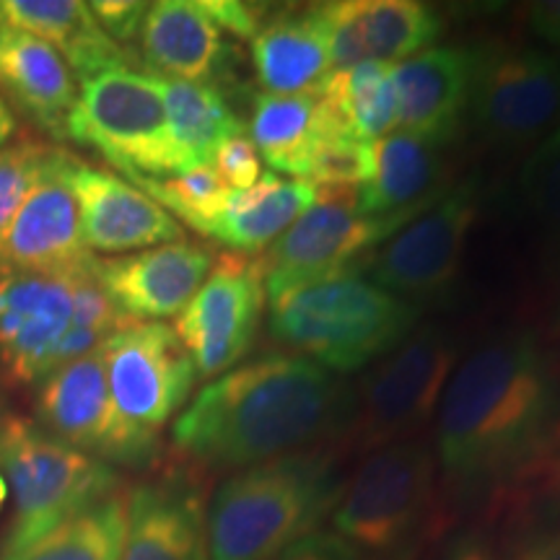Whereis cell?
I'll list each match as a JSON object with an SVG mask.
<instances>
[{
  "instance_id": "6da1fadb",
  "label": "cell",
  "mask_w": 560,
  "mask_h": 560,
  "mask_svg": "<svg viewBox=\"0 0 560 560\" xmlns=\"http://www.w3.org/2000/svg\"><path fill=\"white\" fill-rule=\"evenodd\" d=\"M560 431V353L535 330H509L457 363L439 402L436 457L462 490L499 482Z\"/></svg>"
},
{
  "instance_id": "7a4b0ae2",
  "label": "cell",
  "mask_w": 560,
  "mask_h": 560,
  "mask_svg": "<svg viewBox=\"0 0 560 560\" xmlns=\"http://www.w3.org/2000/svg\"><path fill=\"white\" fill-rule=\"evenodd\" d=\"M342 387L327 369L291 353L236 363L206 384L172 425L179 452L219 470L289 457L338 423Z\"/></svg>"
},
{
  "instance_id": "3957f363",
  "label": "cell",
  "mask_w": 560,
  "mask_h": 560,
  "mask_svg": "<svg viewBox=\"0 0 560 560\" xmlns=\"http://www.w3.org/2000/svg\"><path fill=\"white\" fill-rule=\"evenodd\" d=\"M327 454L296 452L236 470L206 509L210 560H270L317 532L340 495Z\"/></svg>"
},
{
  "instance_id": "277c9868",
  "label": "cell",
  "mask_w": 560,
  "mask_h": 560,
  "mask_svg": "<svg viewBox=\"0 0 560 560\" xmlns=\"http://www.w3.org/2000/svg\"><path fill=\"white\" fill-rule=\"evenodd\" d=\"M270 332L327 371L350 374L416 332L420 310L359 272L304 280L268 296Z\"/></svg>"
},
{
  "instance_id": "5b68a950",
  "label": "cell",
  "mask_w": 560,
  "mask_h": 560,
  "mask_svg": "<svg viewBox=\"0 0 560 560\" xmlns=\"http://www.w3.org/2000/svg\"><path fill=\"white\" fill-rule=\"evenodd\" d=\"M0 478L13 499L3 552L26 548L81 511L115 495V467L83 454L37 420L0 412Z\"/></svg>"
},
{
  "instance_id": "8992f818",
  "label": "cell",
  "mask_w": 560,
  "mask_h": 560,
  "mask_svg": "<svg viewBox=\"0 0 560 560\" xmlns=\"http://www.w3.org/2000/svg\"><path fill=\"white\" fill-rule=\"evenodd\" d=\"M436 454L405 439L371 452L332 509L335 537L361 560H400L418 542L431 514Z\"/></svg>"
},
{
  "instance_id": "52a82bcc",
  "label": "cell",
  "mask_w": 560,
  "mask_h": 560,
  "mask_svg": "<svg viewBox=\"0 0 560 560\" xmlns=\"http://www.w3.org/2000/svg\"><path fill=\"white\" fill-rule=\"evenodd\" d=\"M66 138L100 151L128 177L182 172L156 75L132 70L128 62L81 81Z\"/></svg>"
},
{
  "instance_id": "ba28073f",
  "label": "cell",
  "mask_w": 560,
  "mask_h": 560,
  "mask_svg": "<svg viewBox=\"0 0 560 560\" xmlns=\"http://www.w3.org/2000/svg\"><path fill=\"white\" fill-rule=\"evenodd\" d=\"M457 359L459 342L441 327H423L384 355L361 384L350 429L355 444L376 452L416 439L439 410Z\"/></svg>"
},
{
  "instance_id": "9c48e42d",
  "label": "cell",
  "mask_w": 560,
  "mask_h": 560,
  "mask_svg": "<svg viewBox=\"0 0 560 560\" xmlns=\"http://www.w3.org/2000/svg\"><path fill=\"white\" fill-rule=\"evenodd\" d=\"M470 109L490 143L535 149L560 128V60L511 42L480 47L472 52Z\"/></svg>"
},
{
  "instance_id": "30bf717a",
  "label": "cell",
  "mask_w": 560,
  "mask_h": 560,
  "mask_svg": "<svg viewBox=\"0 0 560 560\" xmlns=\"http://www.w3.org/2000/svg\"><path fill=\"white\" fill-rule=\"evenodd\" d=\"M34 420L109 467H143L159 452V433L138 429L112 400L102 348L62 363L39 382Z\"/></svg>"
},
{
  "instance_id": "8fae6325",
  "label": "cell",
  "mask_w": 560,
  "mask_h": 560,
  "mask_svg": "<svg viewBox=\"0 0 560 560\" xmlns=\"http://www.w3.org/2000/svg\"><path fill=\"white\" fill-rule=\"evenodd\" d=\"M478 208L475 182L441 192L436 202L374 249L366 265L371 283L408 304L439 299L450 291L459 276Z\"/></svg>"
},
{
  "instance_id": "7c38bea8",
  "label": "cell",
  "mask_w": 560,
  "mask_h": 560,
  "mask_svg": "<svg viewBox=\"0 0 560 560\" xmlns=\"http://www.w3.org/2000/svg\"><path fill=\"white\" fill-rule=\"evenodd\" d=\"M402 226L405 221L363 215L355 206V192L317 187V202L260 257L265 296L304 280L350 270L353 260L380 247Z\"/></svg>"
},
{
  "instance_id": "4fadbf2b",
  "label": "cell",
  "mask_w": 560,
  "mask_h": 560,
  "mask_svg": "<svg viewBox=\"0 0 560 560\" xmlns=\"http://www.w3.org/2000/svg\"><path fill=\"white\" fill-rule=\"evenodd\" d=\"M265 310L260 260L223 255L213 262L206 283L177 314L174 332L198 369V376H219L249 353Z\"/></svg>"
},
{
  "instance_id": "5bb4252c",
  "label": "cell",
  "mask_w": 560,
  "mask_h": 560,
  "mask_svg": "<svg viewBox=\"0 0 560 560\" xmlns=\"http://www.w3.org/2000/svg\"><path fill=\"white\" fill-rule=\"evenodd\" d=\"M112 400L138 429L159 433L187 405L198 369L164 322H132L102 346Z\"/></svg>"
},
{
  "instance_id": "9a60e30c",
  "label": "cell",
  "mask_w": 560,
  "mask_h": 560,
  "mask_svg": "<svg viewBox=\"0 0 560 560\" xmlns=\"http://www.w3.org/2000/svg\"><path fill=\"white\" fill-rule=\"evenodd\" d=\"M73 272L0 268V382L34 384L58 369Z\"/></svg>"
},
{
  "instance_id": "2e32d148",
  "label": "cell",
  "mask_w": 560,
  "mask_h": 560,
  "mask_svg": "<svg viewBox=\"0 0 560 560\" xmlns=\"http://www.w3.org/2000/svg\"><path fill=\"white\" fill-rule=\"evenodd\" d=\"M213 262L208 247L182 240L120 257H94L89 268L125 317L156 322L177 317L190 304Z\"/></svg>"
},
{
  "instance_id": "e0dca14e",
  "label": "cell",
  "mask_w": 560,
  "mask_h": 560,
  "mask_svg": "<svg viewBox=\"0 0 560 560\" xmlns=\"http://www.w3.org/2000/svg\"><path fill=\"white\" fill-rule=\"evenodd\" d=\"M73 159V153H62L0 231V268L73 272L94 260L83 244L79 202L68 182Z\"/></svg>"
},
{
  "instance_id": "ac0fdd59",
  "label": "cell",
  "mask_w": 560,
  "mask_h": 560,
  "mask_svg": "<svg viewBox=\"0 0 560 560\" xmlns=\"http://www.w3.org/2000/svg\"><path fill=\"white\" fill-rule=\"evenodd\" d=\"M68 182L79 202L81 236L91 255L140 252L185 240L179 221L120 174L73 159Z\"/></svg>"
},
{
  "instance_id": "d6986e66",
  "label": "cell",
  "mask_w": 560,
  "mask_h": 560,
  "mask_svg": "<svg viewBox=\"0 0 560 560\" xmlns=\"http://www.w3.org/2000/svg\"><path fill=\"white\" fill-rule=\"evenodd\" d=\"M400 130L431 145H444L459 132L470 109L472 50L429 47L392 66Z\"/></svg>"
},
{
  "instance_id": "ffe728a7",
  "label": "cell",
  "mask_w": 560,
  "mask_h": 560,
  "mask_svg": "<svg viewBox=\"0 0 560 560\" xmlns=\"http://www.w3.org/2000/svg\"><path fill=\"white\" fill-rule=\"evenodd\" d=\"M441 16L418 0H338L332 47L346 68L402 62L441 37Z\"/></svg>"
},
{
  "instance_id": "44dd1931",
  "label": "cell",
  "mask_w": 560,
  "mask_h": 560,
  "mask_svg": "<svg viewBox=\"0 0 560 560\" xmlns=\"http://www.w3.org/2000/svg\"><path fill=\"white\" fill-rule=\"evenodd\" d=\"M441 179L439 145L395 130L366 143V177L355 190V206L369 219L408 223L441 198Z\"/></svg>"
},
{
  "instance_id": "7402d4cb",
  "label": "cell",
  "mask_w": 560,
  "mask_h": 560,
  "mask_svg": "<svg viewBox=\"0 0 560 560\" xmlns=\"http://www.w3.org/2000/svg\"><path fill=\"white\" fill-rule=\"evenodd\" d=\"M120 560H210L198 488L164 478L132 490Z\"/></svg>"
},
{
  "instance_id": "603a6c76",
  "label": "cell",
  "mask_w": 560,
  "mask_h": 560,
  "mask_svg": "<svg viewBox=\"0 0 560 560\" xmlns=\"http://www.w3.org/2000/svg\"><path fill=\"white\" fill-rule=\"evenodd\" d=\"M138 45L153 75L164 79L213 83L229 60L223 32L200 0L151 3L138 32Z\"/></svg>"
},
{
  "instance_id": "cb8c5ba5",
  "label": "cell",
  "mask_w": 560,
  "mask_h": 560,
  "mask_svg": "<svg viewBox=\"0 0 560 560\" xmlns=\"http://www.w3.org/2000/svg\"><path fill=\"white\" fill-rule=\"evenodd\" d=\"M0 89L55 138L66 136L70 112L79 100L73 70L47 42L0 21Z\"/></svg>"
},
{
  "instance_id": "d4e9b609",
  "label": "cell",
  "mask_w": 560,
  "mask_h": 560,
  "mask_svg": "<svg viewBox=\"0 0 560 560\" xmlns=\"http://www.w3.org/2000/svg\"><path fill=\"white\" fill-rule=\"evenodd\" d=\"M335 138H350L319 89L262 94L252 112V143L270 170L310 182L317 153Z\"/></svg>"
},
{
  "instance_id": "484cf974",
  "label": "cell",
  "mask_w": 560,
  "mask_h": 560,
  "mask_svg": "<svg viewBox=\"0 0 560 560\" xmlns=\"http://www.w3.org/2000/svg\"><path fill=\"white\" fill-rule=\"evenodd\" d=\"M0 21L47 42L81 81L125 62L122 47L81 0H0Z\"/></svg>"
},
{
  "instance_id": "4316f807",
  "label": "cell",
  "mask_w": 560,
  "mask_h": 560,
  "mask_svg": "<svg viewBox=\"0 0 560 560\" xmlns=\"http://www.w3.org/2000/svg\"><path fill=\"white\" fill-rule=\"evenodd\" d=\"M317 202V185L262 174L249 190H231L226 210L210 231V240L242 252L276 244Z\"/></svg>"
},
{
  "instance_id": "83f0119b",
  "label": "cell",
  "mask_w": 560,
  "mask_h": 560,
  "mask_svg": "<svg viewBox=\"0 0 560 560\" xmlns=\"http://www.w3.org/2000/svg\"><path fill=\"white\" fill-rule=\"evenodd\" d=\"M252 62L268 94L319 89L332 73L327 45L310 9L262 21L252 37Z\"/></svg>"
},
{
  "instance_id": "f1b7e54d",
  "label": "cell",
  "mask_w": 560,
  "mask_h": 560,
  "mask_svg": "<svg viewBox=\"0 0 560 560\" xmlns=\"http://www.w3.org/2000/svg\"><path fill=\"white\" fill-rule=\"evenodd\" d=\"M156 81L182 172L208 166L221 143L244 136V122L213 83H190L164 75H156Z\"/></svg>"
},
{
  "instance_id": "f546056e",
  "label": "cell",
  "mask_w": 560,
  "mask_h": 560,
  "mask_svg": "<svg viewBox=\"0 0 560 560\" xmlns=\"http://www.w3.org/2000/svg\"><path fill=\"white\" fill-rule=\"evenodd\" d=\"M322 100L330 104L342 130L359 143H371L400 128L397 89L387 62H361L355 68L332 70L319 83Z\"/></svg>"
},
{
  "instance_id": "4dcf8cb0",
  "label": "cell",
  "mask_w": 560,
  "mask_h": 560,
  "mask_svg": "<svg viewBox=\"0 0 560 560\" xmlns=\"http://www.w3.org/2000/svg\"><path fill=\"white\" fill-rule=\"evenodd\" d=\"M520 198L560 312V128L537 143L522 164Z\"/></svg>"
},
{
  "instance_id": "1f68e13d",
  "label": "cell",
  "mask_w": 560,
  "mask_h": 560,
  "mask_svg": "<svg viewBox=\"0 0 560 560\" xmlns=\"http://www.w3.org/2000/svg\"><path fill=\"white\" fill-rule=\"evenodd\" d=\"M125 522L128 499L115 493L0 560H120Z\"/></svg>"
},
{
  "instance_id": "d6a6232c",
  "label": "cell",
  "mask_w": 560,
  "mask_h": 560,
  "mask_svg": "<svg viewBox=\"0 0 560 560\" xmlns=\"http://www.w3.org/2000/svg\"><path fill=\"white\" fill-rule=\"evenodd\" d=\"M130 182L156 200L172 219H182L202 236H210L231 195L210 166H195L172 177H130Z\"/></svg>"
},
{
  "instance_id": "836d02e7",
  "label": "cell",
  "mask_w": 560,
  "mask_h": 560,
  "mask_svg": "<svg viewBox=\"0 0 560 560\" xmlns=\"http://www.w3.org/2000/svg\"><path fill=\"white\" fill-rule=\"evenodd\" d=\"M62 153L58 145L42 140H16L0 149V231L9 226L32 187Z\"/></svg>"
},
{
  "instance_id": "e575fe53",
  "label": "cell",
  "mask_w": 560,
  "mask_h": 560,
  "mask_svg": "<svg viewBox=\"0 0 560 560\" xmlns=\"http://www.w3.org/2000/svg\"><path fill=\"white\" fill-rule=\"evenodd\" d=\"M89 265L73 272V285H70V327L96 332L107 340L109 335L132 325V319L117 310V304L102 289Z\"/></svg>"
},
{
  "instance_id": "d590c367",
  "label": "cell",
  "mask_w": 560,
  "mask_h": 560,
  "mask_svg": "<svg viewBox=\"0 0 560 560\" xmlns=\"http://www.w3.org/2000/svg\"><path fill=\"white\" fill-rule=\"evenodd\" d=\"M208 166L229 190H249L262 177V159L247 136H234L221 143Z\"/></svg>"
},
{
  "instance_id": "8d00e7d4",
  "label": "cell",
  "mask_w": 560,
  "mask_h": 560,
  "mask_svg": "<svg viewBox=\"0 0 560 560\" xmlns=\"http://www.w3.org/2000/svg\"><path fill=\"white\" fill-rule=\"evenodd\" d=\"M149 5L151 3H140V0H96V3H89V9L100 21L104 34L122 47V42L138 39Z\"/></svg>"
},
{
  "instance_id": "74e56055",
  "label": "cell",
  "mask_w": 560,
  "mask_h": 560,
  "mask_svg": "<svg viewBox=\"0 0 560 560\" xmlns=\"http://www.w3.org/2000/svg\"><path fill=\"white\" fill-rule=\"evenodd\" d=\"M200 3L221 32H231L236 37L252 39L262 24V13L252 3H240V0H200Z\"/></svg>"
},
{
  "instance_id": "f35d334b",
  "label": "cell",
  "mask_w": 560,
  "mask_h": 560,
  "mask_svg": "<svg viewBox=\"0 0 560 560\" xmlns=\"http://www.w3.org/2000/svg\"><path fill=\"white\" fill-rule=\"evenodd\" d=\"M270 560H361L353 548H348L340 537L327 535V532H312L301 537L285 550H280Z\"/></svg>"
},
{
  "instance_id": "ab89813d",
  "label": "cell",
  "mask_w": 560,
  "mask_h": 560,
  "mask_svg": "<svg viewBox=\"0 0 560 560\" xmlns=\"http://www.w3.org/2000/svg\"><path fill=\"white\" fill-rule=\"evenodd\" d=\"M527 16H529V24H532V30H535L537 37L550 42V45L560 39V0L532 3Z\"/></svg>"
},
{
  "instance_id": "60d3db41",
  "label": "cell",
  "mask_w": 560,
  "mask_h": 560,
  "mask_svg": "<svg viewBox=\"0 0 560 560\" xmlns=\"http://www.w3.org/2000/svg\"><path fill=\"white\" fill-rule=\"evenodd\" d=\"M514 560H560V535H550L532 542L529 548L522 550Z\"/></svg>"
},
{
  "instance_id": "b9f144b4",
  "label": "cell",
  "mask_w": 560,
  "mask_h": 560,
  "mask_svg": "<svg viewBox=\"0 0 560 560\" xmlns=\"http://www.w3.org/2000/svg\"><path fill=\"white\" fill-rule=\"evenodd\" d=\"M13 130H16V120H13V112L9 109V104L3 102V96H0V149H3L5 143H9Z\"/></svg>"
},
{
  "instance_id": "7bdbcfd3",
  "label": "cell",
  "mask_w": 560,
  "mask_h": 560,
  "mask_svg": "<svg viewBox=\"0 0 560 560\" xmlns=\"http://www.w3.org/2000/svg\"><path fill=\"white\" fill-rule=\"evenodd\" d=\"M454 560H486V556H482V550L465 548V550H459L457 556H454Z\"/></svg>"
},
{
  "instance_id": "ee69618b",
  "label": "cell",
  "mask_w": 560,
  "mask_h": 560,
  "mask_svg": "<svg viewBox=\"0 0 560 560\" xmlns=\"http://www.w3.org/2000/svg\"><path fill=\"white\" fill-rule=\"evenodd\" d=\"M5 493H9V488H5L3 478H0V506H3V499H5Z\"/></svg>"
},
{
  "instance_id": "f6af8a7d",
  "label": "cell",
  "mask_w": 560,
  "mask_h": 560,
  "mask_svg": "<svg viewBox=\"0 0 560 560\" xmlns=\"http://www.w3.org/2000/svg\"><path fill=\"white\" fill-rule=\"evenodd\" d=\"M552 45H556V50H558V55H556V58L560 60V39H558V42H552Z\"/></svg>"
}]
</instances>
